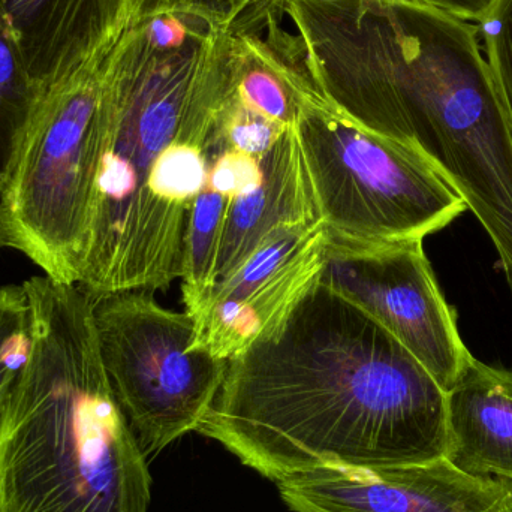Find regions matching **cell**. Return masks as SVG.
I'll return each mask as SVG.
<instances>
[{
    "label": "cell",
    "mask_w": 512,
    "mask_h": 512,
    "mask_svg": "<svg viewBox=\"0 0 512 512\" xmlns=\"http://www.w3.org/2000/svg\"><path fill=\"white\" fill-rule=\"evenodd\" d=\"M26 366L0 418V512H147L152 477L99 354L93 295L23 283Z\"/></svg>",
    "instance_id": "4"
},
{
    "label": "cell",
    "mask_w": 512,
    "mask_h": 512,
    "mask_svg": "<svg viewBox=\"0 0 512 512\" xmlns=\"http://www.w3.org/2000/svg\"><path fill=\"white\" fill-rule=\"evenodd\" d=\"M231 198L204 186L192 206L182 276L186 313L197 318L215 288L216 264Z\"/></svg>",
    "instance_id": "14"
},
{
    "label": "cell",
    "mask_w": 512,
    "mask_h": 512,
    "mask_svg": "<svg viewBox=\"0 0 512 512\" xmlns=\"http://www.w3.org/2000/svg\"><path fill=\"white\" fill-rule=\"evenodd\" d=\"M273 483L447 456V391L378 321L318 277L228 360L197 429Z\"/></svg>",
    "instance_id": "1"
},
{
    "label": "cell",
    "mask_w": 512,
    "mask_h": 512,
    "mask_svg": "<svg viewBox=\"0 0 512 512\" xmlns=\"http://www.w3.org/2000/svg\"><path fill=\"white\" fill-rule=\"evenodd\" d=\"M165 14L188 15L234 27L231 0H131V23Z\"/></svg>",
    "instance_id": "20"
},
{
    "label": "cell",
    "mask_w": 512,
    "mask_h": 512,
    "mask_svg": "<svg viewBox=\"0 0 512 512\" xmlns=\"http://www.w3.org/2000/svg\"><path fill=\"white\" fill-rule=\"evenodd\" d=\"M234 95L246 107L267 119L292 128L298 107L289 87L255 53L248 39L234 30Z\"/></svg>",
    "instance_id": "16"
},
{
    "label": "cell",
    "mask_w": 512,
    "mask_h": 512,
    "mask_svg": "<svg viewBox=\"0 0 512 512\" xmlns=\"http://www.w3.org/2000/svg\"><path fill=\"white\" fill-rule=\"evenodd\" d=\"M316 219L318 210L292 126L262 156L261 177L254 188L231 201L216 264L215 288L271 233L285 225Z\"/></svg>",
    "instance_id": "12"
},
{
    "label": "cell",
    "mask_w": 512,
    "mask_h": 512,
    "mask_svg": "<svg viewBox=\"0 0 512 512\" xmlns=\"http://www.w3.org/2000/svg\"><path fill=\"white\" fill-rule=\"evenodd\" d=\"M286 129L243 105L234 93L219 119V132L228 146L259 158L270 152Z\"/></svg>",
    "instance_id": "19"
},
{
    "label": "cell",
    "mask_w": 512,
    "mask_h": 512,
    "mask_svg": "<svg viewBox=\"0 0 512 512\" xmlns=\"http://www.w3.org/2000/svg\"><path fill=\"white\" fill-rule=\"evenodd\" d=\"M233 27L195 20L185 44L155 47L129 24L105 60L104 134L78 285L92 295L182 279L192 206L234 93Z\"/></svg>",
    "instance_id": "3"
},
{
    "label": "cell",
    "mask_w": 512,
    "mask_h": 512,
    "mask_svg": "<svg viewBox=\"0 0 512 512\" xmlns=\"http://www.w3.org/2000/svg\"><path fill=\"white\" fill-rule=\"evenodd\" d=\"M105 60L44 92L0 192L9 248L60 283L80 280L104 134Z\"/></svg>",
    "instance_id": "6"
},
{
    "label": "cell",
    "mask_w": 512,
    "mask_h": 512,
    "mask_svg": "<svg viewBox=\"0 0 512 512\" xmlns=\"http://www.w3.org/2000/svg\"><path fill=\"white\" fill-rule=\"evenodd\" d=\"M475 23L481 44L512 125V0H490Z\"/></svg>",
    "instance_id": "18"
},
{
    "label": "cell",
    "mask_w": 512,
    "mask_h": 512,
    "mask_svg": "<svg viewBox=\"0 0 512 512\" xmlns=\"http://www.w3.org/2000/svg\"><path fill=\"white\" fill-rule=\"evenodd\" d=\"M0 15L47 92L107 57L131 24V0H0Z\"/></svg>",
    "instance_id": "11"
},
{
    "label": "cell",
    "mask_w": 512,
    "mask_h": 512,
    "mask_svg": "<svg viewBox=\"0 0 512 512\" xmlns=\"http://www.w3.org/2000/svg\"><path fill=\"white\" fill-rule=\"evenodd\" d=\"M267 44L367 131L421 156L463 198L512 180V125L480 27L424 0H276Z\"/></svg>",
    "instance_id": "2"
},
{
    "label": "cell",
    "mask_w": 512,
    "mask_h": 512,
    "mask_svg": "<svg viewBox=\"0 0 512 512\" xmlns=\"http://www.w3.org/2000/svg\"><path fill=\"white\" fill-rule=\"evenodd\" d=\"M294 512H512V487L447 457L375 471H316L277 483Z\"/></svg>",
    "instance_id": "10"
},
{
    "label": "cell",
    "mask_w": 512,
    "mask_h": 512,
    "mask_svg": "<svg viewBox=\"0 0 512 512\" xmlns=\"http://www.w3.org/2000/svg\"><path fill=\"white\" fill-rule=\"evenodd\" d=\"M327 233L321 219L285 225L216 286L195 318L198 345L228 361L319 276Z\"/></svg>",
    "instance_id": "9"
},
{
    "label": "cell",
    "mask_w": 512,
    "mask_h": 512,
    "mask_svg": "<svg viewBox=\"0 0 512 512\" xmlns=\"http://www.w3.org/2000/svg\"><path fill=\"white\" fill-rule=\"evenodd\" d=\"M270 68L297 101L295 134L328 237L423 242L468 210L421 156L352 122L289 69Z\"/></svg>",
    "instance_id": "5"
},
{
    "label": "cell",
    "mask_w": 512,
    "mask_h": 512,
    "mask_svg": "<svg viewBox=\"0 0 512 512\" xmlns=\"http://www.w3.org/2000/svg\"><path fill=\"white\" fill-rule=\"evenodd\" d=\"M93 324L108 381L144 456L197 432L228 361L198 345L195 319L150 291L93 295Z\"/></svg>",
    "instance_id": "7"
},
{
    "label": "cell",
    "mask_w": 512,
    "mask_h": 512,
    "mask_svg": "<svg viewBox=\"0 0 512 512\" xmlns=\"http://www.w3.org/2000/svg\"><path fill=\"white\" fill-rule=\"evenodd\" d=\"M268 2V0H231L233 3L234 17L236 21L242 18L249 9L255 8V6L261 5V3Z\"/></svg>",
    "instance_id": "21"
},
{
    "label": "cell",
    "mask_w": 512,
    "mask_h": 512,
    "mask_svg": "<svg viewBox=\"0 0 512 512\" xmlns=\"http://www.w3.org/2000/svg\"><path fill=\"white\" fill-rule=\"evenodd\" d=\"M42 95L27 74L17 44L0 15V192Z\"/></svg>",
    "instance_id": "15"
},
{
    "label": "cell",
    "mask_w": 512,
    "mask_h": 512,
    "mask_svg": "<svg viewBox=\"0 0 512 512\" xmlns=\"http://www.w3.org/2000/svg\"><path fill=\"white\" fill-rule=\"evenodd\" d=\"M447 459L512 487V372L472 358L447 393Z\"/></svg>",
    "instance_id": "13"
},
{
    "label": "cell",
    "mask_w": 512,
    "mask_h": 512,
    "mask_svg": "<svg viewBox=\"0 0 512 512\" xmlns=\"http://www.w3.org/2000/svg\"><path fill=\"white\" fill-rule=\"evenodd\" d=\"M9 248L8 233L3 222L2 210H0V249Z\"/></svg>",
    "instance_id": "22"
},
{
    "label": "cell",
    "mask_w": 512,
    "mask_h": 512,
    "mask_svg": "<svg viewBox=\"0 0 512 512\" xmlns=\"http://www.w3.org/2000/svg\"><path fill=\"white\" fill-rule=\"evenodd\" d=\"M32 346L29 298L23 283L0 286V418Z\"/></svg>",
    "instance_id": "17"
},
{
    "label": "cell",
    "mask_w": 512,
    "mask_h": 512,
    "mask_svg": "<svg viewBox=\"0 0 512 512\" xmlns=\"http://www.w3.org/2000/svg\"><path fill=\"white\" fill-rule=\"evenodd\" d=\"M318 279L390 331L447 393L474 358L421 240L358 243L327 236Z\"/></svg>",
    "instance_id": "8"
}]
</instances>
